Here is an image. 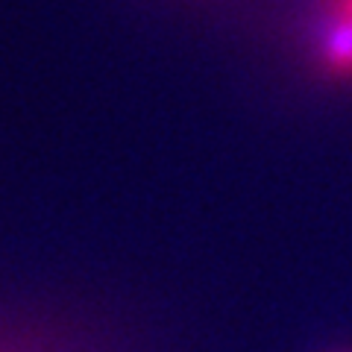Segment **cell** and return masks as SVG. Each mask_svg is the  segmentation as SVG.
<instances>
[{
	"mask_svg": "<svg viewBox=\"0 0 352 352\" xmlns=\"http://www.w3.org/2000/svg\"><path fill=\"white\" fill-rule=\"evenodd\" d=\"M300 59L317 85L352 88V0H305Z\"/></svg>",
	"mask_w": 352,
	"mask_h": 352,
	"instance_id": "6da1fadb",
	"label": "cell"
},
{
	"mask_svg": "<svg viewBox=\"0 0 352 352\" xmlns=\"http://www.w3.org/2000/svg\"><path fill=\"white\" fill-rule=\"evenodd\" d=\"M335 352H352V349H335Z\"/></svg>",
	"mask_w": 352,
	"mask_h": 352,
	"instance_id": "7a4b0ae2",
	"label": "cell"
}]
</instances>
